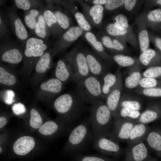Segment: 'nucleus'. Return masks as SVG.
Instances as JSON below:
<instances>
[{
  "instance_id": "obj_16",
  "label": "nucleus",
  "mask_w": 161,
  "mask_h": 161,
  "mask_svg": "<svg viewBox=\"0 0 161 161\" xmlns=\"http://www.w3.org/2000/svg\"><path fill=\"white\" fill-rule=\"evenodd\" d=\"M83 50L91 73L100 79L106 73L105 64L96 54L87 50Z\"/></svg>"
},
{
  "instance_id": "obj_52",
  "label": "nucleus",
  "mask_w": 161,
  "mask_h": 161,
  "mask_svg": "<svg viewBox=\"0 0 161 161\" xmlns=\"http://www.w3.org/2000/svg\"><path fill=\"white\" fill-rule=\"evenodd\" d=\"M137 1L135 0H125L124 5L125 9L127 10H132L135 6Z\"/></svg>"
},
{
  "instance_id": "obj_17",
  "label": "nucleus",
  "mask_w": 161,
  "mask_h": 161,
  "mask_svg": "<svg viewBox=\"0 0 161 161\" xmlns=\"http://www.w3.org/2000/svg\"><path fill=\"white\" fill-rule=\"evenodd\" d=\"M9 21L16 37L21 40H25L28 37L27 32L15 9L12 7L7 9Z\"/></svg>"
},
{
  "instance_id": "obj_21",
  "label": "nucleus",
  "mask_w": 161,
  "mask_h": 161,
  "mask_svg": "<svg viewBox=\"0 0 161 161\" xmlns=\"http://www.w3.org/2000/svg\"><path fill=\"white\" fill-rule=\"evenodd\" d=\"M85 39L92 46L96 54L106 63H111L113 60L111 57L105 51L104 46L92 32L89 31L84 33Z\"/></svg>"
},
{
  "instance_id": "obj_51",
  "label": "nucleus",
  "mask_w": 161,
  "mask_h": 161,
  "mask_svg": "<svg viewBox=\"0 0 161 161\" xmlns=\"http://www.w3.org/2000/svg\"><path fill=\"white\" fill-rule=\"evenodd\" d=\"M81 161H110L104 158L93 156H87L82 157Z\"/></svg>"
},
{
  "instance_id": "obj_25",
  "label": "nucleus",
  "mask_w": 161,
  "mask_h": 161,
  "mask_svg": "<svg viewBox=\"0 0 161 161\" xmlns=\"http://www.w3.org/2000/svg\"><path fill=\"white\" fill-rule=\"evenodd\" d=\"M47 6L55 15L58 24L64 31H66L72 26V21L68 14L58 7L54 6L51 1H47Z\"/></svg>"
},
{
  "instance_id": "obj_26",
  "label": "nucleus",
  "mask_w": 161,
  "mask_h": 161,
  "mask_svg": "<svg viewBox=\"0 0 161 161\" xmlns=\"http://www.w3.org/2000/svg\"><path fill=\"white\" fill-rule=\"evenodd\" d=\"M149 128L146 124L137 123L132 129L129 138L127 141V145L144 140Z\"/></svg>"
},
{
  "instance_id": "obj_9",
  "label": "nucleus",
  "mask_w": 161,
  "mask_h": 161,
  "mask_svg": "<svg viewBox=\"0 0 161 161\" xmlns=\"http://www.w3.org/2000/svg\"><path fill=\"white\" fill-rule=\"evenodd\" d=\"M114 120L110 133L108 137L118 143L127 141L132 129L137 123L135 120L120 117Z\"/></svg>"
},
{
  "instance_id": "obj_37",
  "label": "nucleus",
  "mask_w": 161,
  "mask_h": 161,
  "mask_svg": "<svg viewBox=\"0 0 161 161\" xmlns=\"http://www.w3.org/2000/svg\"><path fill=\"white\" fill-rule=\"evenodd\" d=\"M140 114L139 111L125 107L120 108L118 110L119 117L124 119L135 120L139 117Z\"/></svg>"
},
{
  "instance_id": "obj_28",
  "label": "nucleus",
  "mask_w": 161,
  "mask_h": 161,
  "mask_svg": "<svg viewBox=\"0 0 161 161\" xmlns=\"http://www.w3.org/2000/svg\"><path fill=\"white\" fill-rule=\"evenodd\" d=\"M129 73V75L125 80V86L128 89L134 88L139 85L140 81L142 78V75L136 64L131 67Z\"/></svg>"
},
{
  "instance_id": "obj_23",
  "label": "nucleus",
  "mask_w": 161,
  "mask_h": 161,
  "mask_svg": "<svg viewBox=\"0 0 161 161\" xmlns=\"http://www.w3.org/2000/svg\"><path fill=\"white\" fill-rule=\"evenodd\" d=\"M144 140L147 146L157 156L161 153V129L150 128Z\"/></svg>"
},
{
  "instance_id": "obj_32",
  "label": "nucleus",
  "mask_w": 161,
  "mask_h": 161,
  "mask_svg": "<svg viewBox=\"0 0 161 161\" xmlns=\"http://www.w3.org/2000/svg\"><path fill=\"white\" fill-rule=\"evenodd\" d=\"M141 107V103L138 100L126 96H122L119 102L118 110L120 108L125 107L139 111Z\"/></svg>"
},
{
  "instance_id": "obj_46",
  "label": "nucleus",
  "mask_w": 161,
  "mask_h": 161,
  "mask_svg": "<svg viewBox=\"0 0 161 161\" xmlns=\"http://www.w3.org/2000/svg\"><path fill=\"white\" fill-rule=\"evenodd\" d=\"M114 23L115 24L125 28L127 30L129 27L128 20L124 15L119 14L116 16L114 18Z\"/></svg>"
},
{
  "instance_id": "obj_18",
  "label": "nucleus",
  "mask_w": 161,
  "mask_h": 161,
  "mask_svg": "<svg viewBox=\"0 0 161 161\" xmlns=\"http://www.w3.org/2000/svg\"><path fill=\"white\" fill-rule=\"evenodd\" d=\"M73 75L72 66L64 58L57 61L54 70V77L64 83L72 80Z\"/></svg>"
},
{
  "instance_id": "obj_3",
  "label": "nucleus",
  "mask_w": 161,
  "mask_h": 161,
  "mask_svg": "<svg viewBox=\"0 0 161 161\" xmlns=\"http://www.w3.org/2000/svg\"><path fill=\"white\" fill-rule=\"evenodd\" d=\"M22 47L23 64L20 74L25 79H28L37 62L46 52L48 47L44 40L32 37L27 40Z\"/></svg>"
},
{
  "instance_id": "obj_43",
  "label": "nucleus",
  "mask_w": 161,
  "mask_h": 161,
  "mask_svg": "<svg viewBox=\"0 0 161 161\" xmlns=\"http://www.w3.org/2000/svg\"><path fill=\"white\" fill-rule=\"evenodd\" d=\"M138 93L151 97L161 96V88L153 87L148 89L141 88L137 91Z\"/></svg>"
},
{
  "instance_id": "obj_2",
  "label": "nucleus",
  "mask_w": 161,
  "mask_h": 161,
  "mask_svg": "<svg viewBox=\"0 0 161 161\" xmlns=\"http://www.w3.org/2000/svg\"><path fill=\"white\" fill-rule=\"evenodd\" d=\"M89 110V118L94 138L99 136L108 137L113 122V117L107 106L101 101L91 105Z\"/></svg>"
},
{
  "instance_id": "obj_49",
  "label": "nucleus",
  "mask_w": 161,
  "mask_h": 161,
  "mask_svg": "<svg viewBox=\"0 0 161 161\" xmlns=\"http://www.w3.org/2000/svg\"><path fill=\"white\" fill-rule=\"evenodd\" d=\"M7 21L4 16L1 12L0 16V34L1 39L6 36L8 33V30Z\"/></svg>"
},
{
  "instance_id": "obj_22",
  "label": "nucleus",
  "mask_w": 161,
  "mask_h": 161,
  "mask_svg": "<svg viewBox=\"0 0 161 161\" xmlns=\"http://www.w3.org/2000/svg\"><path fill=\"white\" fill-rule=\"evenodd\" d=\"M42 13L50 34L60 37L64 32L59 26L56 18L51 9L47 5L43 8Z\"/></svg>"
},
{
  "instance_id": "obj_27",
  "label": "nucleus",
  "mask_w": 161,
  "mask_h": 161,
  "mask_svg": "<svg viewBox=\"0 0 161 161\" xmlns=\"http://www.w3.org/2000/svg\"><path fill=\"white\" fill-rule=\"evenodd\" d=\"M102 95L105 99L115 85L117 80V73H106L100 79Z\"/></svg>"
},
{
  "instance_id": "obj_36",
  "label": "nucleus",
  "mask_w": 161,
  "mask_h": 161,
  "mask_svg": "<svg viewBox=\"0 0 161 161\" xmlns=\"http://www.w3.org/2000/svg\"><path fill=\"white\" fill-rule=\"evenodd\" d=\"M14 1L18 8L24 11H29L38 7L42 8L40 1H39L15 0Z\"/></svg>"
},
{
  "instance_id": "obj_55",
  "label": "nucleus",
  "mask_w": 161,
  "mask_h": 161,
  "mask_svg": "<svg viewBox=\"0 0 161 161\" xmlns=\"http://www.w3.org/2000/svg\"><path fill=\"white\" fill-rule=\"evenodd\" d=\"M155 42L157 47L161 50V38H156L155 40Z\"/></svg>"
},
{
  "instance_id": "obj_15",
  "label": "nucleus",
  "mask_w": 161,
  "mask_h": 161,
  "mask_svg": "<svg viewBox=\"0 0 161 161\" xmlns=\"http://www.w3.org/2000/svg\"><path fill=\"white\" fill-rule=\"evenodd\" d=\"M81 5L83 14L91 26L97 27L102 22L104 11L102 5L90 6L81 1H78Z\"/></svg>"
},
{
  "instance_id": "obj_58",
  "label": "nucleus",
  "mask_w": 161,
  "mask_h": 161,
  "mask_svg": "<svg viewBox=\"0 0 161 161\" xmlns=\"http://www.w3.org/2000/svg\"><path fill=\"white\" fill-rule=\"evenodd\" d=\"M157 156H158V157H161V153L160 154H159L157 155Z\"/></svg>"
},
{
  "instance_id": "obj_39",
  "label": "nucleus",
  "mask_w": 161,
  "mask_h": 161,
  "mask_svg": "<svg viewBox=\"0 0 161 161\" xmlns=\"http://www.w3.org/2000/svg\"><path fill=\"white\" fill-rule=\"evenodd\" d=\"M156 55V53L154 50L148 49L140 54L139 58L140 61L143 65L148 67L151 65Z\"/></svg>"
},
{
  "instance_id": "obj_31",
  "label": "nucleus",
  "mask_w": 161,
  "mask_h": 161,
  "mask_svg": "<svg viewBox=\"0 0 161 161\" xmlns=\"http://www.w3.org/2000/svg\"><path fill=\"white\" fill-rule=\"evenodd\" d=\"M39 15L34 31L36 35L42 39H47L50 34L42 13Z\"/></svg>"
},
{
  "instance_id": "obj_33",
  "label": "nucleus",
  "mask_w": 161,
  "mask_h": 161,
  "mask_svg": "<svg viewBox=\"0 0 161 161\" xmlns=\"http://www.w3.org/2000/svg\"><path fill=\"white\" fill-rule=\"evenodd\" d=\"M60 129V126L57 122L49 120L41 126L38 129V131L42 135H51L56 134Z\"/></svg>"
},
{
  "instance_id": "obj_40",
  "label": "nucleus",
  "mask_w": 161,
  "mask_h": 161,
  "mask_svg": "<svg viewBox=\"0 0 161 161\" xmlns=\"http://www.w3.org/2000/svg\"><path fill=\"white\" fill-rule=\"evenodd\" d=\"M106 29L108 34L113 36L123 35L126 34L127 32L126 29L118 26L114 23L108 24Z\"/></svg>"
},
{
  "instance_id": "obj_7",
  "label": "nucleus",
  "mask_w": 161,
  "mask_h": 161,
  "mask_svg": "<svg viewBox=\"0 0 161 161\" xmlns=\"http://www.w3.org/2000/svg\"><path fill=\"white\" fill-rule=\"evenodd\" d=\"M56 54L53 48L46 51L37 62L31 77L30 82L35 86L41 82L46 74L51 68L53 57Z\"/></svg>"
},
{
  "instance_id": "obj_11",
  "label": "nucleus",
  "mask_w": 161,
  "mask_h": 161,
  "mask_svg": "<svg viewBox=\"0 0 161 161\" xmlns=\"http://www.w3.org/2000/svg\"><path fill=\"white\" fill-rule=\"evenodd\" d=\"M93 148L104 154L119 156L123 151L118 143L108 137L99 136L94 138Z\"/></svg>"
},
{
  "instance_id": "obj_6",
  "label": "nucleus",
  "mask_w": 161,
  "mask_h": 161,
  "mask_svg": "<svg viewBox=\"0 0 161 161\" xmlns=\"http://www.w3.org/2000/svg\"><path fill=\"white\" fill-rule=\"evenodd\" d=\"M64 58L72 66L74 72L72 80L75 82L92 75L83 50L78 48H74Z\"/></svg>"
},
{
  "instance_id": "obj_29",
  "label": "nucleus",
  "mask_w": 161,
  "mask_h": 161,
  "mask_svg": "<svg viewBox=\"0 0 161 161\" xmlns=\"http://www.w3.org/2000/svg\"><path fill=\"white\" fill-rule=\"evenodd\" d=\"M159 112L158 109L155 106L149 107L140 114L135 121L137 123L146 124L157 120L160 116Z\"/></svg>"
},
{
  "instance_id": "obj_35",
  "label": "nucleus",
  "mask_w": 161,
  "mask_h": 161,
  "mask_svg": "<svg viewBox=\"0 0 161 161\" xmlns=\"http://www.w3.org/2000/svg\"><path fill=\"white\" fill-rule=\"evenodd\" d=\"M111 57L113 61L122 66H132L136 64L135 60L133 58L122 54H117Z\"/></svg>"
},
{
  "instance_id": "obj_4",
  "label": "nucleus",
  "mask_w": 161,
  "mask_h": 161,
  "mask_svg": "<svg viewBox=\"0 0 161 161\" xmlns=\"http://www.w3.org/2000/svg\"><path fill=\"white\" fill-rule=\"evenodd\" d=\"M93 140L91 123L88 117L73 127L65 148L73 152L80 151L87 148Z\"/></svg>"
},
{
  "instance_id": "obj_30",
  "label": "nucleus",
  "mask_w": 161,
  "mask_h": 161,
  "mask_svg": "<svg viewBox=\"0 0 161 161\" xmlns=\"http://www.w3.org/2000/svg\"><path fill=\"white\" fill-rule=\"evenodd\" d=\"M103 46L108 49L116 52H120L124 49V47L118 40L104 35L100 38Z\"/></svg>"
},
{
  "instance_id": "obj_53",
  "label": "nucleus",
  "mask_w": 161,
  "mask_h": 161,
  "mask_svg": "<svg viewBox=\"0 0 161 161\" xmlns=\"http://www.w3.org/2000/svg\"><path fill=\"white\" fill-rule=\"evenodd\" d=\"M106 0H93L90 1H86L89 3L92 4L93 5H105Z\"/></svg>"
},
{
  "instance_id": "obj_19",
  "label": "nucleus",
  "mask_w": 161,
  "mask_h": 161,
  "mask_svg": "<svg viewBox=\"0 0 161 161\" xmlns=\"http://www.w3.org/2000/svg\"><path fill=\"white\" fill-rule=\"evenodd\" d=\"M67 9L74 16L78 25L84 31H90L91 26L86 18L84 14L78 10L73 2L69 1H55Z\"/></svg>"
},
{
  "instance_id": "obj_45",
  "label": "nucleus",
  "mask_w": 161,
  "mask_h": 161,
  "mask_svg": "<svg viewBox=\"0 0 161 161\" xmlns=\"http://www.w3.org/2000/svg\"><path fill=\"white\" fill-rule=\"evenodd\" d=\"M157 83V81L155 78L143 77L140 81L139 85L142 88L148 89L154 87Z\"/></svg>"
},
{
  "instance_id": "obj_20",
  "label": "nucleus",
  "mask_w": 161,
  "mask_h": 161,
  "mask_svg": "<svg viewBox=\"0 0 161 161\" xmlns=\"http://www.w3.org/2000/svg\"><path fill=\"white\" fill-rule=\"evenodd\" d=\"M19 83L18 77L13 69L0 63V84L1 86L11 89Z\"/></svg>"
},
{
  "instance_id": "obj_12",
  "label": "nucleus",
  "mask_w": 161,
  "mask_h": 161,
  "mask_svg": "<svg viewBox=\"0 0 161 161\" xmlns=\"http://www.w3.org/2000/svg\"><path fill=\"white\" fill-rule=\"evenodd\" d=\"M142 140L127 145L125 152V161H147L153 158Z\"/></svg>"
},
{
  "instance_id": "obj_34",
  "label": "nucleus",
  "mask_w": 161,
  "mask_h": 161,
  "mask_svg": "<svg viewBox=\"0 0 161 161\" xmlns=\"http://www.w3.org/2000/svg\"><path fill=\"white\" fill-rule=\"evenodd\" d=\"M42 8L40 10L36 8L31 9L26 14L24 18V21L27 26L30 29L35 30L38 17L42 12Z\"/></svg>"
},
{
  "instance_id": "obj_48",
  "label": "nucleus",
  "mask_w": 161,
  "mask_h": 161,
  "mask_svg": "<svg viewBox=\"0 0 161 161\" xmlns=\"http://www.w3.org/2000/svg\"><path fill=\"white\" fill-rule=\"evenodd\" d=\"M147 18L152 22H161V9L150 11L147 15Z\"/></svg>"
},
{
  "instance_id": "obj_54",
  "label": "nucleus",
  "mask_w": 161,
  "mask_h": 161,
  "mask_svg": "<svg viewBox=\"0 0 161 161\" xmlns=\"http://www.w3.org/2000/svg\"><path fill=\"white\" fill-rule=\"evenodd\" d=\"M7 123L6 118L4 116L0 117V128H3Z\"/></svg>"
},
{
  "instance_id": "obj_13",
  "label": "nucleus",
  "mask_w": 161,
  "mask_h": 161,
  "mask_svg": "<svg viewBox=\"0 0 161 161\" xmlns=\"http://www.w3.org/2000/svg\"><path fill=\"white\" fill-rule=\"evenodd\" d=\"M117 73V83L106 99V104L111 112L114 120L119 117L118 108L121 97L123 88L122 75L119 70Z\"/></svg>"
},
{
  "instance_id": "obj_42",
  "label": "nucleus",
  "mask_w": 161,
  "mask_h": 161,
  "mask_svg": "<svg viewBox=\"0 0 161 161\" xmlns=\"http://www.w3.org/2000/svg\"><path fill=\"white\" fill-rule=\"evenodd\" d=\"M138 38L140 50L142 53L148 49L149 46V39L147 31L144 29L140 31Z\"/></svg>"
},
{
  "instance_id": "obj_41",
  "label": "nucleus",
  "mask_w": 161,
  "mask_h": 161,
  "mask_svg": "<svg viewBox=\"0 0 161 161\" xmlns=\"http://www.w3.org/2000/svg\"><path fill=\"white\" fill-rule=\"evenodd\" d=\"M15 92L11 89H3L0 91L1 99L6 104H12L15 101Z\"/></svg>"
},
{
  "instance_id": "obj_57",
  "label": "nucleus",
  "mask_w": 161,
  "mask_h": 161,
  "mask_svg": "<svg viewBox=\"0 0 161 161\" xmlns=\"http://www.w3.org/2000/svg\"><path fill=\"white\" fill-rule=\"evenodd\" d=\"M156 3L157 4H159L161 5V0H157L156 1Z\"/></svg>"
},
{
  "instance_id": "obj_1",
  "label": "nucleus",
  "mask_w": 161,
  "mask_h": 161,
  "mask_svg": "<svg viewBox=\"0 0 161 161\" xmlns=\"http://www.w3.org/2000/svg\"><path fill=\"white\" fill-rule=\"evenodd\" d=\"M52 102L55 111L68 124L78 120L86 109V103L76 92L61 95Z\"/></svg>"
},
{
  "instance_id": "obj_10",
  "label": "nucleus",
  "mask_w": 161,
  "mask_h": 161,
  "mask_svg": "<svg viewBox=\"0 0 161 161\" xmlns=\"http://www.w3.org/2000/svg\"><path fill=\"white\" fill-rule=\"evenodd\" d=\"M0 58L1 62L17 64L23 60L22 47L12 42H4L0 44Z\"/></svg>"
},
{
  "instance_id": "obj_24",
  "label": "nucleus",
  "mask_w": 161,
  "mask_h": 161,
  "mask_svg": "<svg viewBox=\"0 0 161 161\" xmlns=\"http://www.w3.org/2000/svg\"><path fill=\"white\" fill-rule=\"evenodd\" d=\"M35 141L30 136H24L18 138L14 143L13 149L19 155H24L28 153L34 148Z\"/></svg>"
},
{
  "instance_id": "obj_8",
  "label": "nucleus",
  "mask_w": 161,
  "mask_h": 161,
  "mask_svg": "<svg viewBox=\"0 0 161 161\" xmlns=\"http://www.w3.org/2000/svg\"><path fill=\"white\" fill-rule=\"evenodd\" d=\"M64 83L55 77L41 82L37 92V97L43 100H53L60 95L64 88Z\"/></svg>"
},
{
  "instance_id": "obj_5",
  "label": "nucleus",
  "mask_w": 161,
  "mask_h": 161,
  "mask_svg": "<svg viewBox=\"0 0 161 161\" xmlns=\"http://www.w3.org/2000/svg\"><path fill=\"white\" fill-rule=\"evenodd\" d=\"M75 82V92L85 103L92 105L103 101L100 79L91 75Z\"/></svg>"
},
{
  "instance_id": "obj_44",
  "label": "nucleus",
  "mask_w": 161,
  "mask_h": 161,
  "mask_svg": "<svg viewBox=\"0 0 161 161\" xmlns=\"http://www.w3.org/2000/svg\"><path fill=\"white\" fill-rule=\"evenodd\" d=\"M161 75V66H152L148 68L143 73L142 77H146L153 78Z\"/></svg>"
},
{
  "instance_id": "obj_47",
  "label": "nucleus",
  "mask_w": 161,
  "mask_h": 161,
  "mask_svg": "<svg viewBox=\"0 0 161 161\" xmlns=\"http://www.w3.org/2000/svg\"><path fill=\"white\" fill-rule=\"evenodd\" d=\"M124 1L123 0H107L105 7L107 10H113L121 6Z\"/></svg>"
},
{
  "instance_id": "obj_14",
  "label": "nucleus",
  "mask_w": 161,
  "mask_h": 161,
  "mask_svg": "<svg viewBox=\"0 0 161 161\" xmlns=\"http://www.w3.org/2000/svg\"><path fill=\"white\" fill-rule=\"evenodd\" d=\"M79 26H72L59 37L53 48L56 54L66 49L83 33Z\"/></svg>"
},
{
  "instance_id": "obj_38",
  "label": "nucleus",
  "mask_w": 161,
  "mask_h": 161,
  "mask_svg": "<svg viewBox=\"0 0 161 161\" xmlns=\"http://www.w3.org/2000/svg\"><path fill=\"white\" fill-rule=\"evenodd\" d=\"M42 119L39 112L35 109L32 108L30 111V126L34 129H38L42 125Z\"/></svg>"
},
{
  "instance_id": "obj_56",
  "label": "nucleus",
  "mask_w": 161,
  "mask_h": 161,
  "mask_svg": "<svg viewBox=\"0 0 161 161\" xmlns=\"http://www.w3.org/2000/svg\"><path fill=\"white\" fill-rule=\"evenodd\" d=\"M147 161H157V159L153 157L152 158L150 159Z\"/></svg>"
},
{
  "instance_id": "obj_59",
  "label": "nucleus",
  "mask_w": 161,
  "mask_h": 161,
  "mask_svg": "<svg viewBox=\"0 0 161 161\" xmlns=\"http://www.w3.org/2000/svg\"><path fill=\"white\" fill-rule=\"evenodd\" d=\"M2 149L1 147H0V153H1L2 152Z\"/></svg>"
},
{
  "instance_id": "obj_50",
  "label": "nucleus",
  "mask_w": 161,
  "mask_h": 161,
  "mask_svg": "<svg viewBox=\"0 0 161 161\" xmlns=\"http://www.w3.org/2000/svg\"><path fill=\"white\" fill-rule=\"evenodd\" d=\"M12 110L13 113L16 115L23 114L26 111L25 106L21 103L14 104L12 106Z\"/></svg>"
}]
</instances>
